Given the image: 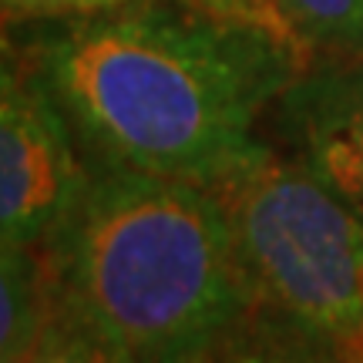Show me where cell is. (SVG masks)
Wrapping results in <instances>:
<instances>
[{
  "label": "cell",
  "mask_w": 363,
  "mask_h": 363,
  "mask_svg": "<svg viewBox=\"0 0 363 363\" xmlns=\"http://www.w3.org/2000/svg\"><path fill=\"white\" fill-rule=\"evenodd\" d=\"M179 4H189L195 11L212 13V17L229 21V24H242V27H252V30H262V34H269L272 40H279L283 48H289V51L303 61L296 40H293V30H289V24H286V17L276 0H179ZM303 65H306V61H303ZM306 71H310V67H306Z\"/></svg>",
  "instance_id": "obj_9"
},
{
  "label": "cell",
  "mask_w": 363,
  "mask_h": 363,
  "mask_svg": "<svg viewBox=\"0 0 363 363\" xmlns=\"http://www.w3.org/2000/svg\"><path fill=\"white\" fill-rule=\"evenodd\" d=\"M202 363H340L316 340L256 306L202 353Z\"/></svg>",
  "instance_id": "obj_6"
},
{
  "label": "cell",
  "mask_w": 363,
  "mask_h": 363,
  "mask_svg": "<svg viewBox=\"0 0 363 363\" xmlns=\"http://www.w3.org/2000/svg\"><path fill=\"white\" fill-rule=\"evenodd\" d=\"M4 4V24H24V21H84L98 13L128 7L135 0H0Z\"/></svg>",
  "instance_id": "obj_10"
},
{
  "label": "cell",
  "mask_w": 363,
  "mask_h": 363,
  "mask_svg": "<svg viewBox=\"0 0 363 363\" xmlns=\"http://www.w3.org/2000/svg\"><path fill=\"white\" fill-rule=\"evenodd\" d=\"M98 162L219 185L256 148V118L306 71L262 30L179 0L65 21L30 51Z\"/></svg>",
  "instance_id": "obj_1"
},
{
  "label": "cell",
  "mask_w": 363,
  "mask_h": 363,
  "mask_svg": "<svg viewBox=\"0 0 363 363\" xmlns=\"http://www.w3.org/2000/svg\"><path fill=\"white\" fill-rule=\"evenodd\" d=\"M44 246L67 303L138 363L192 357L259 306L229 212L195 182L88 165Z\"/></svg>",
  "instance_id": "obj_2"
},
{
  "label": "cell",
  "mask_w": 363,
  "mask_h": 363,
  "mask_svg": "<svg viewBox=\"0 0 363 363\" xmlns=\"http://www.w3.org/2000/svg\"><path fill=\"white\" fill-rule=\"evenodd\" d=\"M279 101L296 162L363 219V57L303 71Z\"/></svg>",
  "instance_id": "obj_5"
},
{
  "label": "cell",
  "mask_w": 363,
  "mask_h": 363,
  "mask_svg": "<svg viewBox=\"0 0 363 363\" xmlns=\"http://www.w3.org/2000/svg\"><path fill=\"white\" fill-rule=\"evenodd\" d=\"M306 67L363 57V0H276Z\"/></svg>",
  "instance_id": "obj_7"
},
{
  "label": "cell",
  "mask_w": 363,
  "mask_h": 363,
  "mask_svg": "<svg viewBox=\"0 0 363 363\" xmlns=\"http://www.w3.org/2000/svg\"><path fill=\"white\" fill-rule=\"evenodd\" d=\"M21 363H138V357L74 310L54 272V299Z\"/></svg>",
  "instance_id": "obj_8"
},
{
  "label": "cell",
  "mask_w": 363,
  "mask_h": 363,
  "mask_svg": "<svg viewBox=\"0 0 363 363\" xmlns=\"http://www.w3.org/2000/svg\"><path fill=\"white\" fill-rule=\"evenodd\" d=\"M202 353H206V350L192 353V357H182V360H172V363H202Z\"/></svg>",
  "instance_id": "obj_11"
},
{
  "label": "cell",
  "mask_w": 363,
  "mask_h": 363,
  "mask_svg": "<svg viewBox=\"0 0 363 363\" xmlns=\"http://www.w3.org/2000/svg\"><path fill=\"white\" fill-rule=\"evenodd\" d=\"M212 192L233 219L262 310L340 363H363V219L296 158L256 145Z\"/></svg>",
  "instance_id": "obj_3"
},
{
  "label": "cell",
  "mask_w": 363,
  "mask_h": 363,
  "mask_svg": "<svg viewBox=\"0 0 363 363\" xmlns=\"http://www.w3.org/2000/svg\"><path fill=\"white\" fill-rule=\"evenodd\" d=\"M74 128L38 65L4 61L0 98V239L34 246L51 239L74 212L88 165L74 152Z\"/></svg>",
  "instance_id": "obj_4"
}]
</instances>
